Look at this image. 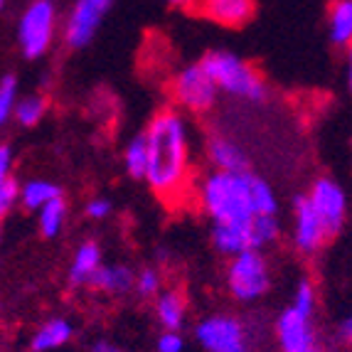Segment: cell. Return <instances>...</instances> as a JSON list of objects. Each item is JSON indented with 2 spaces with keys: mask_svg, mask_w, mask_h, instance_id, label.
Here are the masks:
<instances>
[{
  "mask_svg": "<svg viewBox=\"0 0 352 352\" xmlns=\"http://www.w3.org/2000/svg\"><path fill=\"white\" fill-rule=\"evenodd\" d=\"M252 222V219H249ZM247 224H212V244L222 256H234V254L252 249V234Z\"/></svg>",
  "mask_w": 352,
  "mask_h": 352,
  "instance_id": "cell-18",
  "label": "cell"
},
{
  "mask_svg": "<svg viewBox=\"0 0 352 352\" xmlns=\"http://www.w3.org/2000/svg\"><path fill=\"white\" fill-rule=\"evenodd\" d=\"M249 234H252V249H261L264 252L266 247H271L281 236L278 214H258V217H252Z\"/></svg>",
  "mask_w": 352,
  "mask_h": 352,
  "instance_id": "cell-23",
  "label": "cell"
},
{
  "mask_svg": "<svg viewBox=\"0 0 352 352\" xmlns=\"http://www.w3.org/2000/svg\"><path fill=\"white\" fill-rule=\"evenodd\" d=\"M113 0H74L65 23V42L72 50L87 47L111 10Z\"/></svg>",
  "mask_w": 352,
  "mask_h": 352,
  "instance_id": "cell-9",
  "label": "cell"
},
{
  "mask_svg": "<svg viewBox=\"0 0 352 352\" xmlns=\"http://www.w3.org/2000/svg\"><path fill=\"white\" fill-rule=\"evenodd\" d=\"M305 200L318 214V219L323 222L330 239L340 234L347 219V195L340 182L333 177H318L305 195Z\"/></svg>",
  "mask_w": 352,
  "mask_h": 352,
  "instance_id": "cell-8",
  "label": "cell"
},
{
  "mask_svg": "<svg viewBox=\"0 0 352 352\" xmlns=\"http://www.w3.org/2000/svg\"><path fill=\"white\" fill-rule=\"evenodd\" d=\"M224 283H227L229 296L239 303H256L258 298H264L271 288V269L264 252L244 249L229 256Z\"/></svg>",
  "mask_w": 352,
  "mask_h": 352,
  "instance_id": "cell-4",
  "label": "cell"
},
{
  "mask_svg": "<svg viewBox=\"0 0 352 352\" xmlns=\"http://www.w3.org/2000/svg\"><path fill=\"white\" fill-rule=\"evenodd\" d=\"M15 101H18V82H15V76H3L0 79V129L12 118Z\"/></svg>",
  "mask_w": 352,
  "mask_h": 352,
  "instance_id": "cell-27",
  "label": "cell"
},
{
  "mask_svg": "<svg viewBox=\"0 0 352 352\" xmlns=\"http://www.w3.org/2000/svg\"><path fill=\"white\" fill-rule=\"evenodd\" d=\"M62 195V188L52 180H42V177H35V180H28L20 188V202H23L28 210L37 212L42 205H47L50 200L59 197Z\"/></svg>",
  "mask_w": 352,
  "mask_h": 352,
  "instance_id": "cell-21",
  "label": "cell"
},
{
  "mask_svg": "<svg viewBox=\"0 0 352 352\" xmlns=\"http://www.w3.org/2000/svg\"><path fill=\"white\" fill-rule=\"evenodd\" d=\"M3 6H6V0H0V10H3Z\"/></svg>",
  "mask_w": 352,
  "mask_h": 352,
  "instance_id": "cell-36",
  "label": "cell"
},
{
  "mask_svg": "<svg viewBox=\"0 0 352 352\" xmlns=\"http://www.w3.org/2000/svg\"><path fill=\"white\" fill-rule=\"evenodd\" d=\"M12 165H15V155L8 143H0V185L12 177Z\"/></svg>",
  "mask_w": 352,
  "mask_h": 352,
  "instance_id": "cell-31",
  "label": "cell"
},
{
  "mask_svg": "<svg viewBox=\"0 0 352 352\" xmlns=\"http://www.w3.org/2000/svg\"><path fill=\"white\" fill-rule=\"evenodd\" d=\"M291 308L305 313V316H316V311H318V291H316V286L308 281V278H300V281L296 283Z\"/></svg>",
  "mask_w": 352,
  "mask_h": 352,
  "instance_id": "cell-25",
  "label": "cell"
},
{
  "mask_svg": "<svg viewBox=\"0 0 352 352\" xmlns=\"http://www.w3.org/2000/svg\"><path fill=\"white\" fill-rule=\"evenodd\" d=\"M47 3H52V6H57V3H59V0H47Z\"/></svg>",
  "mask_w": 352,
  "mask_h": 352,
  "instance_id": "cell-35",
  "label": "cell"
},
{
  "mask_svg": "<svg viewBox=\"0 0 352 352\" xmlns=\"http://www.w3.org/2000/svg\"><path fill=\"white\" fill-rule=\"evenodd\" d=\"M47 96L42 94H28L23 99L15 101V109H12V118L18 121L23 129H32L45 118L47 113Z\"/></svg>",
  "mask_w": 352,
  "mask_h": 352,
  "instance_id": "cell-22",
  "label": "cell"
},
{
  "mask_svg": "<svg viewBox=\"0 0 352 352\" xmlns=\"http://www.w3.org/2000/svg\"><path fill=\"white\" fill-rule=\"evenodd\" d=\"M197 202L212 224H247L258 214H278L276 192L252 170H212L197 185Z\"/></svg>",
  "mask_w": 352,
  "mask_h": 352,
  "instance_id": "cell-2",
  "label": "cell"
},
{
  "mask_svg": "<svg viewBox=\"0 0 352 352\" xmlns=\"http://www.w3.org/2000/svg\"><path fill=\"white\" fill-rule=\"evenodd\" d=\"M197 12L222 28H244L256 12L254 0H195Z\"/></svg>",
  "mask_w": 352,
  "mask_h": 352,
  "instance_id": "cell-12",
  "label": "cell"
},
{
  "mask_svg": "<svg viewBox=\"0 0 352 352\" xmlns=\"http://www.w3.org/2000/svg\"><path fill=\"white\" fill-rule=\"evenodd\" d=\"M217 87L202 69L200 62L182 67L170 82V99L175 109L192 113V116H202V113L212 111L217 104Z\"/></svg>",
  "mask_w": 352,
  "mask_h": 352,
  "instance_id": "cell-7",
  "label": "cell"
},
{
  "mask_svg": "<svg viewBox=\"0 0 352 352\" xmlns=\"http://www.w3.org/2000/svg\"><path fill=\"white\" fill-rule=\"evenodd\" d=\"M0 241H3V229H0Z\"/></svg>",
  "mask_w": 352,
  "mask_h": 352,
  "instance_id": "cell-37",
  "label": "cell"
},
{
  "mask_svg": "<svg viewBox=\"0 0 352 352\" xmlns=\"http://www.w3.org/2000/svg\"><path fill=\"white\" fill-rule=\"evenodd\" d=\"M316 352H323V350H316Z\"/></svg>",
  "mask_w": 352,
  "mask_h": 352,
  "instance_id": "cell-38",
  "label": "cell"
},
{
  "mask_svg": "<svg viewBox=\"0 0 352 352\" xmlns=\"http://www.w3.org/2000/svg\"><path fill=\"white\" fill-rule=\"evenodd\" d=\"M160 288H163V276H160L158 269H153V266H146L135 274L133 278V291L143 298H153V296L158 294Z\"/></svg>",
  "mask_w": 352,
  "mask_h": 352,
  "instance_id": "cell-26",
  "label": "cell"
},
{
  "mask_svg": "<svg viewBox=\"0 0 352 352\" xmlns=\"http://www.w3.org/2000/svg\"><path fill=\"white\" fill-rule=\"evenodd\" d=\"M67 217H69V207H67L65 197L59 195V197H54V200H50L47 205H42L40 210H37V227H40V234L47 236V239H54L57 234H62Z\"/></svg>",
  "mask_w": 352,
  "mask_h": 352,
  "instance_id": "cell-20",
  "label": "cell"
},
{
  "mask_svg": "<svg viewBox=\"0 0 352 352\" xmlns=\"http://www.w3.org/2000/svg\"><path fill=\"white\" fill-rule=\"evenodd\" d=\"M195 340L205 352H256L252 328L232 313L205 316L195 325Z\"/></svg>",
  "mask_w": 352,
  "mask_h": 352,
  "instance_id": "cell-5",
  "label": "cell"
},
{
  "mask_svg": "<svg viewBox=\"0 0 352 352\" xmlns=\"http://www.w3.org/2000/svg\"><path fill=\"white\" fill-rule=\"evenodd\" d=\"M276 342L281 352H316L318 333L313 325V316L296 311L288 305L276 318Z\"/></svg>",
  "mask_w": 352,
  "mask_h": 352,
  "instance_id": "cell-10",
  "label": "cell"
},
{
  "mask_svg": "<svg viewBox=\"0 0 352 352\" xmlns=\"http://www.w3.org/2000/svg\"><path fill=\"white\" fill-rule=\"evenodd\" d=\"M146 160H148V146H146V135L135 133L129 141L124 151V168L133 180H143V173H146Z\"/></svg>",
  "mask_w": 352,
  "mask_h": 352,
  "instance_id": "cell-24",
  "label": "cell"
},
{
  "mask_svg": "<svg viewBox=\"0 0 352 352\" xmlns=\"http://www.w3.org/2000/svg\"><path fill=\"white\" fill-rule=\"evenodd\" d=\"M135 271L126 264H101L89 281V288H94L106 296H126L133 291Z\"/></svg>",
  "mask_w": 352,
  "mask_h": 352,
  "instance_id": "cell-16",
  "label": "cell"
},
{
  "mask_svg": "<svg viewBox=\"0 0 352 352\" xmlns=\"http://www.w3.org/2000/svg\"><path fill=\"white\" fill-rule=\"evenodd\" d=\"M57 35V8L47 0H32L18 20V45L28 59H40Z\"/></svg>",
  "mask_w": 352,
  "mask_h": 352,
  "instance_id": "cell-6",
  "label": "cell"
},
{
  "mask_svg": "<svg viewBox=\"0 0 352 352\" xmlns=\"http://www.w3.org/2000/svg\"><path fill=\"white\" fill-rule=\"evenodd\" d=\"M143 135L148 146L143 180L163 202H182L192 190V135L185 113L163 109Z\"/></svg>",
  "mask_w": 352,
  "mask_h": 352,
  "instance_id": "cell-1",
  "label": "cell"
},
{
  "mask_svg": "<svg viewBox=\"0 0 352 352\" xmlns=\"http://www.w3.org/2000/svg\"><path fill=\"white\" fill-rule=\"evenodd\" d=\"M330 241L328 232H325L323 222L318 219V214L311 210L305 195L296 197L294 202V247L305 256H313Z\"/></svg>",
  "mask_w": 352,
  "mask_h": 352,
  "instance_id": "cell-11",
  "label": "cell"
},
{
  "mask_svg": "<svg viewBox=\"0 0 352 352\" xmlns=\"http://www.w3.org/2000/svg\"><path fill=\"white\" fill-rule=\"evenodd\" d=\"M328 35L335 47H347L352 40V0H335L328 15Z\"/></svg>",
  "mask_w": 352,
  "mask_h": 352,
  "instance_id": "cell-19",
  "label": "cell"
},
{
  "mask_svg": "<svg viewBox=\"0 0 352 352\" xmlns=\"http://www.w3.org/2000/svg\"><path fill=\"white\" fill-rule=\"evenodd\" d=\"M155 350L158 352H182L185 350V338L182 330H163L155 340Z\"/></svg>",
  "mask_w": 352,
  "mask_h": 352,
  "instance_id": "cell-29",
  "label": "cell"
},
{
  "mask_svg": "<svg viewBox=\"0 0 352 352\" xmlns=\"http://www.w3.org/2000/svg\"><path fill=\"white\" fill-rule=\"evenodd\" d=\"M74 338V323L65 316H54L50 320L40 325V328L32 333V340H30V350L32 352H52L65 347L67 342H72Z\"/></svg>",
  "mask_w": 352,
  "mask_h": 352,
  "instance_id": "cell-15",
  "label": "cell"
},
{
  "mask_svg": "<svg viewBox=\"0 0 352 352\" xmlns=\"http://www.w3.org/2000/svg\"><path fill=\"white\" fill-rule=\"evenodd\" d=\"M340 340L342 342L352 340V320H350V318H345V320L340 323Z\"/></svg>",
  "mask_w": 352,
  "mask_h": 352,
  "instance_id": "cell-33",
  "label": "cell"
},
{
  "mask_svg": "<svg viewBox=\"0 0 352 352\" xmlns=\"http://www.w3.org/2000/svg\"><path fill=\"white\" fill-rule=\"evenodd\" d=\"M168 6H173V8H190V6H195V0H165Z\"/></svg>",
  "mask_w": 352,
  "mask_h": 352,
  "instance_id": "cell-34",
  "label": "cell"
},
{
  "mask_svg": "<svg viewBox=\"0 0 352 352\" xmlns=\"http://www.w3.org/2000/svg\"><path fill=\"white\" fill-rule=\"evenodd\" d=\"M104 264V254L96 241H84L74 249V256H72L69 271H67V278H69V286L84 288L89 286L91 276L96 274V269Z\"/></svg>",
  "mask_w": 352,
  "mask_h": 352,
  "instance_id": "cell-17",
  "label": "cell"
},
{
  "mask_svg": "<svg viewBox=\"0 0 352 352\" xmlns=\"http://www.w3.org/2000/svg\"><path fill=\"white\" fill-rule=\"evenodd\" d=\"M91 352H124V350L111 340H96L94 347H91Z\"/></svg>",
  "mask_w": 352,
  "mask_h": 352,
  "instance_id": "cell-32",
  "label": "cell"
},
{
  "mask_svg": "<svg viewBox=\"0 0 352 352\" xmlns=\"http://www.w3.org/2000/svg\"><path fill=\"white\" fill-rule=\"evenodd\" d=\"M84 214L89 219H106L111 214V200H106V197H94V200H89L87 207H84Z\"/></svg>",
  "mask_w": 352,
  "mask_h": 352,
  "instance_id": "cell-30",
  "label": "cell"
},
{
  "mask_svg": "<svg viewBox=\"0 0 352 352\" xmlns=\"http://www.w3.org/2000/svg\"><path fill=\"white\" fill-rule=\"evenodd\" d=\"M18 202H20V185L10 177V180H6L0 185V219H6Z\"/></svg>",
  "mask_w": 352,
  "mask_h": 352,
  "instance_id": "cell-28",
  "label": "cell"
},
{
  "mask_svg": "<svg viewBox=\"0 0 352 352\" xmlns=\"http://www.w3.org/2000/svg\"><path fill=\"white\" fill-rule=\"evenodd\" d=\"M155 305V320L163 330H182L188 323V298L177 288H160L153 296Z\"/></svg>",
  "mask_w": 352,
  "mask_h": 352,
  "instance_id": "cell-14",
  "label": "cell"
},
{
  "mask_svg": "<svg viewBox=\"0 0 352 352\" xmlns=\"http://www.w3.org/2000/svg\"><path fill=\"white\" fill-rule=\"evenodd\" d=\"M207 160H210L212 170H224V173L249 170L247 151L224 133H212L207 138Z\"/></svg>",
  "mask_w": 352,
  "mask_h": 352,
  "instance_id": "cell-13",
  "label": "cell"
},
{
  "mask_svg": "<svg viewBox=\"0 0 352 352\" xmlns=\"http://www.w3.org/2000/svg\"><path fill=\"white\" fill-rule=\"evenodd\" d=\"M200 65L207 72V76L214 82L217 91L244 99L249 104H261L269 96V87H266L264 76L239 54L227 52V50H212L200 59Z\"/></svg>",
  "mask_w": 352,
  "mask_h": 352,
  "instance_id": "cell-3",
  "label": "cell"
},
{
  "mask_svg": "<svg viewBox=\"0 0 352 352\" xmlns=\"http://www.w3.org/2000/svg\"><path fill=\"white\" fill-rule=\"evenodd\" d=\"M30 352H32V350H30Z\"/></svg>",
  "mask_w": 352,
  "mask_h": 352,
  "instance_id": "cell-39",
  "label": "cell"
}]
</instances>
